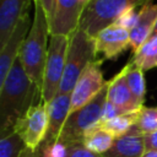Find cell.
I'll return each instance as SVG.
<instances>
[{"instance_id": "1", "label": "cell", "mask_w": 157, "mask_h": 157, "mask_svg": "<svg viewBox=\"0 0 157 157\" xmlns=\"http://www.w3.org/2000/svg\"><path fill=\"white\" fill-rule=\"evenodd\" d=\"M42 102L40 88L29 78L20 59L0 85V132L13 131L16 121L34 104Z\"/></svg>"}, {"instance_id": "2", "label": "cell", "mask_w": 157, "mask_h": 157, "mask_svg": "<svg viewBox=\"0 0 157 157\" xmlns=\"http://www.w3.org/2000/svg\"><path fill=\"white\" fill-rule=\"evenodd\" d=\"M50 27L48 16L39 0H33L32 25L22 44L20 61L29 78L40 88L48 55Z\"/></svg>"}, {"instance_id": "3", "label": "cell", "mask_w": 157, "mask_h": 157, "mask_svg": "<svg viewBox=\"0 0 157 157\" xmlns=\"http://www.w3.org/2000/svg\"><path fill=\"white\" fill-rule=\"evenodd\" d=\"M69 37L65 70L59 88V93L63 94H71L85 69L92 61L97 60V50L93 37L80 28H77Z\"/></svg>"}, {"instance_id": "4", "label": "cell", "mask_w": 157, "mask_h": 157, "mask_svg": "<svg viewBox=\"0 0 157 157\" xmlns=\"http://www.w3.org/2000/svg\"><path fill=\"white\" fill-rule=\"evenodd\" d=\"M148 2L151 0H90L81 16L78 28L94 37L103 28L115 23L125 11Z\"/></svg>"}, {"instance_id": "5", "label": "cell", "mask_w": 157, "mask_h": 157, "mask_svg": "<svg viewBox=\"0 0 157 157\" xmlns=\"http://www.w3.org/2000/svg\"><path fill=\"white\" fill-rule=\"evenodd\" d=\"M108 85H109V81L107 82L105 87L90 103H87L78 110L69 114L56 145H60L65 148L71 144L81 142L85 134L90 129H92L93 126L101 123L103 107L107 101Z\"/></svg>"}, {"instance_id": "6", "label": "cell", "mask_w": 157, "mask_h": 157, "mask_svg": "<svg viewBox=\"0 0 157 157\" xmlns=\"http://www.w3.org/2000/svg\"><path fill=\"white\" fill-rule=\"evenodd\" d=\"M69 39V36L50 34L48 55L43 74V82L40 87L42 102L45 104H48L59 93L60 83L65 70Z\"/></svg>"}, {"instance_id": "7", "label": "cell", "mask_w": 157, "mask_h": 157, "mask_svg": "<svg viewBox=\"0 0 157 157\" xmlns=\"http://www.w3.org/2000/svg\"><path fill=\"white\" fill-rule=\"evenodd\" d=\"M48 130L47 104L39 102L32 105L15 124L13 131L22 139L27 148L38 150Z\"/></svg>"}, {"instance_id": "8", "label": "cell", "mask_w": 157, "mask_h": 157, "mask_svg": "<svg viewBox=\"0 0 157 157\" xmlns=\"http://www.w3.org/2000/svg\"><path fill=\"white\" fill-rule=\"evenodd\" d=\"M90 0H54L49 17L50 34H72L80 25L83 10Z\"/></svg>"}, {"instance_id": "9", "label": "cell", "mask_w": 157, "mask_h": 157, "mask_svg": "<svg viewBox=\"0 0 157 157\" xmlns=\"http://www.w3.org/2000/svg\"><path fill=\"white\" fill-rule=\"evenodd\" d=\"M102 60L92 61L82 72L71 93L70 113H74L90 103L107 85L101 70Z\"/></svg>"}, {"instance_id": "10", "label": "cell", "mask_w": 157, "mask_h": 157, "mask_svg": "<svg viewBox=\"0 0 157 157\" xmlns=\"http://www.w3.org/2000/svg\"><path fill=\"white\" fill-rule=\"evenodd\" d=\"M71 105V94L58 93L48 104V130L43 142L39 146L40 152L44 155L49 153L53 147L56 145L60 132L64 128V124L70 114Z\"/></svg>"}, {"instance_id": "11", "label": "cell", "mask_w": 157, "mask_h": 157, "mask_svg": "<svg viewBox=\"0 0 157 157\" xmlns=\"http://www.w3.org/2000/svg\"><path fill=\"white\" fill-rule=\"evenodd\" d=\"M31 25H32V18L29 17V12H26L17 23L15 31L10 36L6 44L0 49V85L4 82L12 65L18 59L22 44L27 37Z\"/></svg>"}, {"instance_id": "12", "label": "cell", "mask_w": 157, "mask_h": 157, "mask_svg": "<svg viewBox=\"0 0 157 157\" xmlns=\"http://www.w3.org/2000/svg\"><path fill=\"white\" fill-rule=\"evenodd\" d=\"M93 39L97 54H103L105 59H114L130 45V32L113 23L98 32Z\"/></svg>"}, {"instance_id": "13", "label": "cell", "mask_w": 157, "mask_h": 157, "mask_svg": "<svg viewBox=\"0 0 157 157\" xmlns=\"http://www.w3.org/2000/svg\"><path fill=\"white\" fill-rule=\"evenodd\" d=\"M33 0H0V49L6 44L17 23Z\"/></svg>"}, {"instance_id": "14", "label": "cell", "mask_w": 157, "mask_h": 157, "mask_svg": "<svg viewBox=\"0 0 157 157\" xmlns=\"http://www.w3.org/2000/svg\"><path fill=\"white\" fill-rule=\"evenodd\" d=\"M126 65L121 69V71L115 75L112 80H109L108 92H107V101L114 104L118 109L123 113H132L140 110L142 107L136 102L134 98L128 82H126Z\"/></svg>"}, {"instance_id": "15", "label": "cell", "mask_w": 157, "mask_h": 157, "mask_svg": "<svg viewBox=\"0 0 157 157\" xmlns=\"http://www.w3.org/2000/svg\"><path fill=\"white\" fill-rule=\"evenodd\" d=\"M145 135L132 126L126 134L114 139L112 147L102 157H142L145 153Z\"/></svg>"}, {"instance_id": "16", "label": "cell", "mask_w": 157, "mask_h": 157, "mask_svg": "<svg viewBox=\"0 0 157 157\" xmlns=\"http://www.w3.org/2000/svg\"><path fill=\"white\" fill-rule=\"evenodd\" d=\"M157 21V5L148 2L137 12L135 25L130 32V47L135 53L152 36Z\"/></svg>"}, {"instance_id": "17", "label": "cell", "mask_w": 157, "mask_h": 157, "mask_svg": "<svg viewBox=\"0 0 157 157\" xmlns=\"http://www.w3.org/2000/svg\"><path fill=\"white\" fill-rule=\"evenodd\" d=\"M114 139L115 137L110 132L104 130L98 124V125L93 126L92 129H90L85 134L82 142H83L85 147L88 148L90 151H92L97 155H103L112 147Z\"/></svg>"}, {"instance_id": "18", "label": "cell", "mask_w": 157, "mask_h": 157, "mask_svg": "<svg viewBox=\"0 0 157 157\" xmlns=\"http://www.w3.org/2000/svg\"><path fill=\"white\" fill-rule=\"evenodd\" d=\"M134 65L141 67L144 71L157 66V36H151L141 47L134 53L130 60Z\"/></svg>"}, {"instance_id": "19", "label": "cell", "mask_w": 157, "mask_h": 157, "mask_svg": "<svg viewBox=\"0 0 157 157\" xmlns=\"http://www.w3.org/2000/svg\"><path fill=\"white\" fill-rule=\"evenodd\" d=\"M126 82L128 86L136 99V102L142 107L145 101V93H146V85H145V77H144V70L136 65H134L131 61L126 64Z\"/></svg>"}, {"instance_id": "20", "label": "cell", "mask_w": 157, "mask_h": 157, "mask_svg": "<svg viewBox=\"0 0 157 157\" xmlns=\"http://www.w3.org/2000/svg\"><path fill=\"white\" fill-rule=\"evenodd\" d=\"M137 115H139V110L132 112V113L121 114V115H118V117L109 119L107 121L99 123V125L104 130L110 132L114 137H118V136L126 134L128 131L131 130L132 126H135L136 120H137Z\"/></svg>"}, {"instance_id": "21", "label": "cell", "mask_w": 157, "mask_h": 157, "mask_svg": "<svg viewBox=\"0 0 157 157\" xmlns=\"http://www.w3.org/2000/svg\"><path fill=\"white\" fill-rule=\"evenodd\" d=\"M26 148L25 142L15 131L0 139V157H21Z\"/></svg>"}, {"instance_id": "22", "label": "cell", "mask_w": 157, "mask_h": 157, "mask_svg": "<svg viewBox=\"0 0 157 157\" xmlns=\"http://www.w3.org/2000/svg\"><path fill=\"white\" fill-rule=\"evenodd\" d=\"M135 126L144 135L156 131L157 130V108L144 105L139 110Z\"/></svg>"}, {"instance_id": "23", "label": "cell", "mask_w": 157, "mask_h": 157, "mask_svg": "<svg viewBox=\"0 0 157 157\" xmlns=\"http://www.w3.org/2000/svg\"><path fill=\"white\" fill-rule=\"evenodd\" d=\"M64 157H102V156L86 148L83 142L81 141V142H76L66 146Z\"/></svg>"}, {"instance_id": "24", "label": "cell", "mask_w": 157, "mask_h": 157, "mask_svg": "<svg viewBox=\"0 0 157 157\" xmlns=\"http://www.w3.org/2000/svg\"><path fill=\"white\" fill-rule=\"evenodd\" d=\"M136 17H137V12H135V9L128 10V11H125L123 15H120L118 17V20L115 21V25L121 26V27H124V28L130 31L132 28V26L135 25Z\"/></svg>"}, {"instance_id": "25", "label": "cell", "mask_w": 157, "mask_h": 157, "mask_svg": "<svg viewBox=\"0 0 157 157\" xmlns=\"http://www.w3.org/2000/svg\"><path fill=\"white\" fill-rule=\"evenodd\" d=\"M121 114H125V113H123L120 109H118V108H117L114 104H112L110 102L105 101L104 107H103V112H102L101 123L107 121V120H109V119H113V118H115V117H118V115H121Z\"/></svg>"}, {"instance_id": "26", "label": "cell", "mask_w": 157, "mask_h": 157, "mask_svg": "<svg viewBox=\"0 0 157 157\" xmlns=\"http://www.w3.org/2000/svg\"><path fill=\"white\" fill-rule=\"evenodd\" d=\"M145 148L146 151H157V130L145 135Z\"/></svg>"}, {"instance_id": "27", "label": "cell", "mask_w": 157, "mask_h": 157, "mask_svg": "<svg viewBox=\"0 0 157 157\" xmlns=\"http://www.w3.org/2000/svg\"><path fill=\"white\" fill-rule=\"evenodd\" d=\"M21 157H43V153L40 152V150H31V148H26Z\"/></svg>"}, {"instance_id": "28", "label": "cell", "mask_w": 157, "mask_h": 157, "mask_svg": "<svg viewBox=\"0 0 157 157\" xmlns=\"http://www.w3.org/2000/svg\"><path fill=\"white\" fill-rule=\"evenodd\" d=\"M39 1H40L42 6H43V9H44V11H45V13L48 16V20H49L50 13H52V10H53V2H54V0H39Z\"/></svg>"}, {"instance_id": "29", "label": "cell", "mask_w": 157, "mask_h": 157, "mask_svg": "<svg viewBox=\"0 0 157 157\" xmlns=\"http://www.w3.org/2000/svg\"><path fill=\"white\" fill-rule=\"evenodd\" d=\"M142 157H157V151H145Z\"/></svg>"}, {"instance_id": "30", "label": "cell", "mask_w": 157, "mask_h": 157, "mask_svg": "<svg viewBox=\"0 0 157 157\" xmlns=\"http://www.w3.org/2000/svg\"><path fill=\"white\" fill-rule=\"evenodd\" d=\"M152 36H157V21H156V25H155V28H153V33Z\"/></svg>"}]
</instances>
